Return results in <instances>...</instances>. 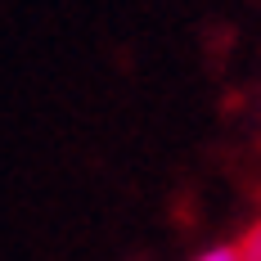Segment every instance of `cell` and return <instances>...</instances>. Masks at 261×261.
Listing matches in <instances>:
<instances>
[{
    "label": "cell",
    "mask_w": 261,
    "mask_h": 261,
    "mask_svg": "<svg viewBox=\"0 0 261 261\" xmlns=\"http://www.w3.org/2000/svg\"><path fill=\"white\" fill-rule=\"evenodd\" d=\"M234 257L239 261H261V221L243 230V239L234 243Z\"/></svg>",
    "instance_id": "obj_1"
},
{
    "label": "cell",
    "mask_w": 261,
    "mask_h": 261,
    "mask_svg": "<svg viewBox=\"0 0 261 261\" xmlns=\"http://www.w3.org/2000/svg\"><path fill=\"white\" fill-rule=\"evenodd\" d=\"M198 261H239V257H234V248H212V252H203Z\"/></svg>",
    "instance_id": "obj_2"
}]
</instances>
